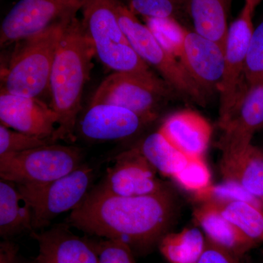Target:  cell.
<instances>
[{
  "instance_id": "5bb4252c",
  "label": "cell",
  "mask_w": 263,
  "mask_h": 263,
  "mask_svg": "<svg viewBox=\"0 0 263 263\" xmlns=\"http://www.w3.org/2000/svg\"><path fill=\"white\" fill-rule=\"evenodd\" d=\"M0 121L10 129L56 142L57 114L39 98L1 91Z\"/></svg>"
},
{
  "instance_id": "4fadbf2b",
  "label": "cell",
  "mask_w": 263,
  "mask_h": 263,
  "mask_svg": "<svg viewBox=\"0 0 263 263\" xmlns=\"http://www.w3.org/2000/svg\"><path fill=\"white\" fill-rule=\"evenodd\" d=\"M179 60L207 96L219 91L224 73V46L195 31L188 30Z\"/></svg>"
},
{
  "instance_id": "1f68e13d",
  "label": "cell",
  "mask_w": 263,
  "mask_h": 263,
  "mask_svg": "<svg viewBox=\"0 0 263 263\" xmlns=\"http://www.w3.org/2000/svg\"><path fill=\"white\" fill-rule=\"evenodd\" d=\"M239 257L206 238L205 249L198 263H241Z\"/></svg>"
},
{
  "instance_id": "7402d4cb",
  "label": "cell",
  "mask_w": 263,
  "mask_h": 263,
  "mask_svg": "<svg viewBox=\"0 0 263 263\" xmlns=\"http://www.w3.org/2000/svg\"><path fill=\"white\" fill-rule=\"evenodd\" d=\"M138 148L157 171L172 179L191 160L176 148L159 129L147 136Z\"/></svg>"
},
{
  "instance_id": "83f0119b",
  "label": "cell",
  "mask_w": 263,
  "mask_h": 263,
  "mask_svg": "<svg viewBox=\"0 0 263 263\" xmlns=\"http://www.w3.org/2000/svg\"><path fill=\"white\" fill-rule=\"evenodd\" d=\"M173 179L181 187L196 195L212 185L211 174L204 158L191 159Z\"/></svg>"
},
{
  "instance_id": "5b68a950",
  "label": "cell",
  "mask_w": 263,
  "mask_h": 263,
  "mask_svg": "<svg viewBox=\"0 0 263 263\" xmlns=\"http://www.w3.org/2000/svg\"><path fill=\"white\" fill-rule=\"evenodd\" d=\"M174 92L162 78L151 70L114 72L102 81L90 103L118 105L151 123Z\"/></svg>"
},
{
  "instance_id": "ba28073f",
  "label": "cell",
  "mask_w": 263,
  "mask_h": 263,
  "mask_svg": "<svg viewBox=\"0 0 263 263\" xmlns=\"http://www.w3.org/2000/svg\"><path fill=\"white\" fill-rule=\"evenodd\" d=\"M83 163L80 148L51 143L0 155V177L16 184H42L63 177Z\"/></svg>"
},
{
  "instance_id": "30bf717a",
  "label": "cell",
  "mask_w": 263,
  "mask_h": 263,
  "mask_svg": "<svg viewBox=\"0 0 263 263\" xmlns=\"http://www.w3.org/2000/svg\"><path fill=\"white\" fill-rule=\"evenodd\" d=\"M83 0H19L0 27V46L8 47L77 18Z\"/></svg>"
},
{
  "instance_id": "836d02e7",
  "label": "cell",
  "mask_w": 263,
  "mask_h": 263,
  "mask_svg": "<svg viewBox=\"0 0 263 263\" xmlns=\"http://www.w3.org/2000/svg\"><path fill=\"white\" fill-rule=\"evenodd\" d=\"M262 0H245V5H247L252 10H255L256 8L259 5Z\"/></svg>"
},
{
  "instance_id": "d6986e66",
  "label": "cell",
  "mask_w": 263,
  "mask_h": 263,
  "mask_svg": "<svg viewBox=\"0 0 263 263\" xmlns=\"http://www.w3.org/2000/svg\"><path fill=\"white\" fill-rule=\"evenodd\" d=\"M194 216L207 239L238 257L247 253L257 243L223 217L211 202H202L195 209Z\"/></svg>"
},
{
  "instance_id": "7a4b0ae2",
  "label": "cell",
  "mask_w": 263,
  "mask_h": 263,
  "mask_svg": "<svg viewBox=\"0 0 263 263\" xmlns=\"http://www.w3.org/2000/svg\"><path fill=\"white\" fill-rule=\"evenodd\" d=\"M95 57L94 47L81 19L72 21L63 33L50 77V106L58 123L54 141L74 143L82 98Z\"/></svg>"
},
{
  "instance_id": "44dd1931",
  "label": "cell",
  "mask_w": 263,
  "mask_h": 263,
  "mask_svg": "<svg viewBox=\"0 0 263 263\" xmlns=\"http://www.w3.org/2000/svg\"><path fill=\"white\" fill-rule=\"evenodd\" d=\"M34 231L30 208L15 183L0 181V235L9 238L24 232Z\"/></svg>"
},
{
  "instance_id": "8fae6325",
  "label": "cell",
  "mask_w": 263,
  "mask_h": 263,
  "mask_svg": "<svg viewBox=\"0 0 263 263\" xmlns=\"http://www.w3.org/2000/svg\"><path fill=\"white\" fill-rule=\"evenodd\" d=\"M157 171L138 148H133L114 157L113 165L107 169L103 181L96 186L117 196L157 193L164 188L156 176Z\"/></svg>"
},
{
  "instance_id": "7c38bea8",
  "label": "cell",
  "mask_w": 263,
  "mask_h": 263,
  "mask_svg": "<svg viewBox=\"0 0 263 263\" xmlns=\"http://www.w3.org/2000/svg\"><path fill=\"white\" fill-rule=\"evenodd\" d=\"M149 122L127 108L106 103H89L79 118L76 131L90 142L126 141Z\"/></svg>"
},
{
  "instance_id": "9a60e30c",
  "label": "cell",
  "mask_w": 263,
  "mask_h": 263,
  "mask_svg": "<svg viewBox=\"0 0 263 263\" xmlns=\"http://www.w3.org/2000/svg\"><path fill=\"white\" fill-rule=\"evenodd\" d=\"M31 234L38 246L32 263H99L94 242L74 234L67 227L55 226Z\"/></svg>"
},
{
  "instance_id": "ac0fdd59",
  "label": "cell",
  "mask_w": 263,
  "mask_h": 263,
  "mask_svg": "<svg viewBox=\"0 0 263 263\" xmlns=\"http://www.w3.org/2000/svg\"><path fill=\"white\" fill-rule=\"evenodd\" d=\"M219 147L252 143V138L263 128V81L249 90L239 106L224 124Z\"/></svg>"
},
{
  "instance_id": "9c48e42d",
  "label": "cell",
  "mask_w": 263,
  "mask_h": 263,
  "mask_svg": "<svg viewBox=\"0 0 263 263\" xmlns=\"http://www.w3.org/2000/svg\"><path fill=\"white\" fill-rule=\"evenodd\" d=\"M254 11L245 5L229 25L224 45V69L219 88V127L230 119L248 92L245 81L249 43L254 31Z\"/></svg>"
},
{
  "instance_id": "3957f363",
  "label": "cell",
  "mask_w": 263,
  "mask_h": 263,
  "mask_svg": "<svg viewBox=\"0 0 263 263\" xmlns=\"http://www.w3.org/2000/svg\"><path fill=\"white\" fill-rule=\"evenodd\" d=\"M70 24L55 26L17 43L8 67L2 70L1 91L35 98L49 91L55 56Z\"/></svg>"
},
{
  "instance_id": "52a82bcc",
  "label": "cell",
  "mask_w": 263,
  "mask_h": 263,
  "mask_svg": "<svg viewBox=\"0 0 263 263\" xmlns=\"http://www.w3.org/2000/svg\"><path fill=\"white\" fill-rule=\"evenodd\" d=\"M118 15L123 32L138 56L154 67L175 92L200 105L205 104L207 95L189 76L179 59L161 46L146 24H142L122 0Z\"/></svg>"
},
{
  "instance_id": "e575fe53",
  "label": "cell",
  "mask_w": 263,
  "mask_h": 263,
  "mask_svg": "<svg viewBox=\"0 0 263 263\" xmlns=\"http://www.w3.org/2000/svg\"><path fill=\"white\" fill-rule=\"evenodd\" d=\"M262 202H263V200H262Z\"/></svg>"
},
{
  "instance_id": "f1b7e54d",
  "label": "cell",
  "mask_w": 263,
  "mask_h": 263,
  "mask_svg": "<svg viewBox=\"0 0 263 263\" xmlns=\"http://www.w3.org/2000/svg\"><path fill=\"white\" fill-rule=\"evenodd\" d=\"M245 81L247 90L263 81V18L254 27L250 43L247 65Z\"/></svg>"
},
{
  "instance_id": "e0dca14e",
  "label": "cell",
  "mask_w": 263,
  "mask_h": 263,
  "mask_svg": "<svg viewBox=\"0 0 263 263\" xmlns=\"http://www.w3.org/2000/svg\"><path fill=\"white\" fill-rule=\"evenodd\" d=\"M221 173L263 200V151L252 143L220 148Z\"/></svg>"
},
{
  "instance_id": "484cf974",
  "label": "cell",
  "mask_w": 263,
  "mask_h": 263,
  "mask_svg": "<svg viewBox=\"0 0 263 263\" xmlns=\"http://www.w3.org/2000/svg\"><path fill=\"white\" fill-rule=\"evenodd\" d=\"M133 14L144 18H178L186 12L185 0H122Z\"/></svg>"
},
{
  "instance_id": "8992f818",
  "label": "cell",
  "mask_w": 263,
  "mask_h": 263,
  "mask_svg": "<svg viewBox=\"0 0 263 263\" xmlns=\"http://www.w3.org/2000/svg\"><path fill=\"white\" fill-rule=\"evenodd\" d=\"M95 170L83 163L63 177L42 184H15L30 208L34 231L49 226L60 214L72 212L92 189Z\"/></svg>"
},
{
  "instance_id": "cb8c5ba5",
  "label": "cell",
  "mask_w": 263,
  "mask_h": 263,
  "mask_svg": "<svg viewBox=\"0 0 263 263\" xmlns=\"http://www.w3.org/2000/svg\"><path fill=\"white\" fill-rule=\"evenodd\" d=\"M207 202L251 239L263 241V209L241 200Z\"/></svg>"
},
{
  "instance_id": "6da1fadb",
  "label": "cell",
  "mask_w": 263,
  "mask_h": 263,
  "mask_svg": "<svg viewBox=\"0 0 263 263\" xmlns=\"http://www.w3.org/2000/svg\"><path fill=\"white\" fill-rule=\"evenodd\" d=\"M176 212L167 188L142 196L110 195L95 186L68 217L71 226L89 235L122 240L145 252L167 234Z\"/></svg>"
},
{
  "instance_id": "d590c367",
  "label": "cell",
  "mask_w": 263,
  "mask_h": 263,
  "mask_svg": "<svg viewBox=\"0 0 263 263\" xmlns=\"http://www.w3.org/2000/svg\"><path fill=\"white\" fill-rule=\"evenodd\" d=\"M262 151H263V149H262Z\"/></svg>"
},
{
  "instance_id": "d4e9b609",
  "label": "cell",
  "mask_w": 263,
  "mask_h": 263,
  "mask_svg": "<svg viewBox=\"0 0 263 263\" xmlns=\"http://www.w3.org/2000/svg\"><path fill=\"white\" fill-rule=\"evenodd\" d=\"M144 20L161 46L179 59L188 29L174 18H144Z\"/></svg>"
},
{
  "instance_id": "f546056e",
  "label": "cell",
  "mask_w": 263,
  "mask_h": 263,
  "mask_svg": "<svg viewBox=\"0 0 263 263\" xmlns=\"http://www.w3.org/2000/svg\"><path fill=\"white\" fill-rule=\"evenodd\" d=\"M51 143L56 142L29 136L0 124V155L22 152Z\"/></svg>"
},
{
  "instance_id": "603a6c76",
  "label": "cell",
  "mask_w": 263,
  "mask_h": 263,
  "mask_svg": "<svg viewBox=\"0 0 263 263\" xmlns=\"http://www.w3.org/2000/svg\"><path fill=\"white\" fill-rule=\"evenodd\" d=\"M206 238L197 228H185L179 233H167L159 243L161 254L168 263H198Z\"/></svg>"
},
{
  "instance_id": "2e32d148",
  "label": "cell",
  "mask_w": 263,
  "mask_h": 263,
  "mask_svg": "<svg viewBox=\"0 0 263 263\" xmlns=\"http://www.w3.org/2000/svg\"><path fill=\"white\" fill-rule=\"evenodd\" d=\"M158 129L190 159L204 158L212 134V126L206 119L191 110L173 114Z\"/></svg>"
},
{
  "instance_id": "4dcf8cb0",
  "label": "cell",
  "mask_w": 263,
  "mask_h": 263,
  "mask_svg": "<svg viewBox=\"0 0 263 263\" xmlns=\"http://www.w3.org/2000/svg\"><path fill=\"white\" fill-rule=\"evenodd\" d=\"M93 242L99 263H136L133 249L122 240L103 238Z\"/></svg>"
},
{
  "instance_id": "277c9868",
  "label": "cell",
  "mask_w": 263,
  "mask_h": 263,
  "mask_svg": "<svg viewBox=\"0 0 263 263\" xmlns=\"http://www.w3.org/2000/svg\"><path fill=\"white\" fill-rule=\"evenodd\" d=\"M121 0H83L81 19L100 62L114 72H143L150 67L132 47L119 21Z\"/></svg>"
},
{
  "instance_id": "ffe728a7",
  "label": "cell",
  "mask_w": 263,
  "mask_h": 263,
  "mask_svg": "<svg viewBox=\"0 0 263 263\" xmlns=\"http://www.w3.org/2000/svg\"><path fill=\"white\" fill-rule=\"evenodd\" d=\"M232 0H185L194 31L224 46Z\"/></svg>"
},
{
  "instance_id": "4316f807",
  "label": "cell",
  "mask_w": 263,
  "mask_h": 263,
  "mask_svg": "<svg viewBox=\"0 0 263 263\" xmlns=\"http://www.w3.org/2000/svg\"><path fill=\"white\" fill-rule=\"evenodd\" d=\"M199 201H229L241 200L254 204L263 209L262 200L249 193L243 186L234 181H227L217 185H211L201 193L195 195Z\"/></svg>"
},
{
  "instance_id": "d6a6232c",
  "label": "cell",
  "mask_w": 263,
  "mask_h": 263,
  "mask_svg": "<svg viewBox=\"0 0 263 263\" xmlns=\"http://www.w3.org/2000/svg\"><path fill=\"white\" fill-rule=\"evenodd\" d=\"M0 263H24L18 257L16 246L10 242L5 241L0 247ZM32 263V262H30Z\"/></svg>"
}]
</instances>
